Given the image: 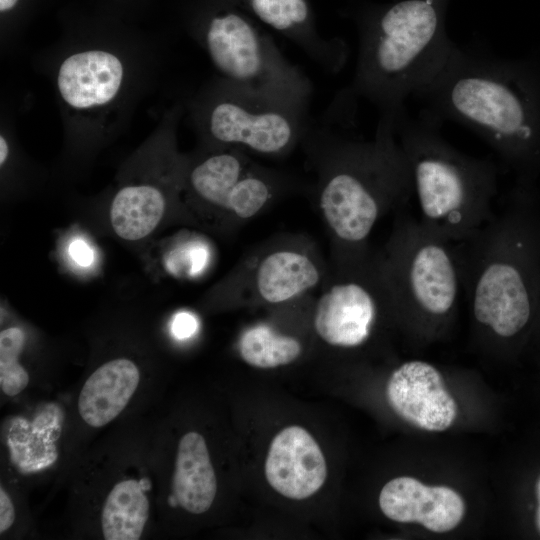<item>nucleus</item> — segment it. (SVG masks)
<instances>
[{"instance_id": "nucleus-1", "label": "nucleus", "mask_w": 540, "mask_h": 540, "mask_svg": "<svg viewBox=\"0 0 540 540\" xmlns=\"http://www.w3.org/2000/svg\"><path fill=\"white\" fill-rule=\"evenodd\" d=\"M415 98L438 125L460 124L487 143L515 181L540 176V54L505 59L457 44Z\"/></svg>"}, {"instance_id": "nucleus-2", "label": "nucleus", "mask_w": 540, "mask_h": 540, "mask_svg": "<svg viewBox=\"0 0 540 540\" xmlns=\"http://www.w3.org/2000/svg\"><path fill=\"white\" fill-rule=\"evenodd\" d=\"M461 285L476 324L512 340L536 318L540 297V196L515 181L499 212L453 243Z\"/></svg>"}, {"instance_id": "nucleus-3", "label": "nucleus", "mask_w": 540, "mask_h": 540, "mask_svg": "<svg viewBox=\"0 0 540 540\" xmlns=\"http://www.w3.org/2000/svg\"><path fill=\"white\" fill-rule=\"evenodd\" d=\"M446 0H402L372 16L361 28L353 97L380 114H398L435 78L456 48L444 26Z\"/></svg>"}, {"instance_id": "nucleus-4", "label": "nucleus", "mask_w": 540, "mask_h": 540, "mask_svg": "<svg viewBox=\"0 0 540 540\" xmlns=\"http://www.w3.org/2000/svg\"><path fill=\"white\" fill-rule=\"evenodd\" d=\"M441 126L403 110L396 116L399 142L407 157L420 224L450 243L472 236L495 214L498 169L487 158L467 155L446 141Z\"/></svg>"}, {"instance_id": "nucleus-5", "label": "nucleus", "mask_w": 540, "mask_h": 540, "mask_svg": "<svg viewBox=\"0 0 540 540\" xmlns=\"http://www.w3.org/2000/svg\"><path fill=\"white\" fill-rule=\"evenodd\" d=\"M381 267L393 305L413 322L441 323L454 313L462 289L454 244L404 216Z\"/></svg>"}, {"instance_id": "nucleus-6", "label": "nucleus", "mask_w": 540, "mask_h": 540, "mask_svg": "<svg viewBox=\"0 0 540 540\" xmlns=\"http://www.w3.org/2000/svg\"><path fill=\"white\" fill-rule=\"evenodd\" d=\"M198 125L223 147L263 155L287 152L309 126V103L256 91L221 80L194 106Z\"/></svg>"}, {"instance_id": "nucleus-7", "label": "nucleus", "mask_w": 540, "mask_h": 540, "mask_svg": "<svg viewBox=\"0 0 540 540\" xmlns=\"http://www.w3.org/2000/svg\"><path fill=\"white\" fill-rule=\"evenodd\" d=\"M201 44L221 77L256 91L310 103L309 77L276 43L237 11L212 16Z\"/></svg>"}, {"instance_id": "nucleus-8", "label": "nucleus", "mask_w": 540, "mask_h": 540, "mask_svg": "<svg viewBox=\"0 0 540 540\" xmlns=\"http://www.w3.org/2000/svg\"><path fill=\"white\" fill-rule=\"evenodd\" d=\"M365 278L335 284L319 299L314 327L328 344L355 348L369 339L379 313V298L389 288L380 262L375 274Z\"/></svg>"}, {"instance_id": "nucleus-9", "label": "nucleus", "mask_w": 540, "mask_h": 540, "mask_svg": "<svg viewBox=\"0 0 540 540\" xmlns=\"http://www.w3.org/2000/svg\"><path fill=\"white\" fill-rule=\"evenodd\" d=\"M386 395L399 417L427 431H444L457 416V404L441 373L424 361L412 360L397 367L389 377Z\"/></svg>"}, {"instance_id": "nucleus-10", "label": "nucleus", "mask_w": 540, "mask_h": 540, "mask_svg": "<svg viewBox=\"0 0 540 540\" xmlns=\"http://www.w3.org/2000/svg\"><path fill=\"white\" fill-rule=\"evenodd\" d=\"M265 476L282 496L303 500L324 484V455L311 434L300 426L281 430L272 440L265 461Z\"/></svg>"}, {"instance_id": "nucleus-11", "label": "nucleus", "mask_w": 540, "mask_h": 540, "mask_svg": "<svg viewBox=\"0 0 540 540\" xmlns=\"http://www.w3.org/2000/svg\"><path fill=\"white\" fill-rule=\"evenodd\" d=\"M383 514L396 522H418L435 533L448 532L462 521L465 503L446 486H427L419 480L402 476L387 482L379 495Z\"/></svg>"}, {"instance_id": "nucleus-12", "label": "nucleus", "mask_w": 540, "mask_h": 540, "mask_svg": "<svg viewBox=\"0 0 540 540\" xmlns=\"http://www.w3.org/2000/svg\"><path fill=\"white\" fill-rule=\"evenodd\" d=\"M124 79L125 67L116 54L105 49H86L70 54L61 62L56 83L67 106L86 111L114 101Z\"/></svg>"}, {"instance_id": "nucleus-13", "label": "nucleus", "mask_w": 540, "mask_h": 540, "mask_svg": "<svg viewBox=\"0 0 540 540\" xmlns=\"http://www.w3.org/2000/svg\"><path fill=\"white\" fill-rule=\"evenodd\" d=\"M140 382L138 366L127 358L103 363L85 381L78 396L81 419L100 428L118 417L126 408Z\"/></svg>"}, {"instance_id": "nucleus-14", "label": "nucleus", "mask_w": 540, "mask_h": 540, "mask_svg": "<svg viewBox=\"0 0 540 540\" xmlns=\"http://www.w3.org/2000/svg\"><path fill=\"white\" fill-rule=\"evenodd\" d=\"M217 493V478L204 437L189 431L179 440L172 476L174 505L191 514L207 512Z\"/></svg>"}, {"instance_id": "nucleus-15", "label": "nucleus", "mask_w": 540, "mask_h": 540, "mask_svg": "<svg viewBox=\"0 0 540 540\" xmlns=\"http://www.w3.org/2000/svg\"><path fill=\"white\" fill-rule=\"evenodd\" d=\"M320 275L313 262L294 251H278L268 255L259 265L256 286L267 302L288 301L314 287Z\"/></svg>"}, {"instance_id": "nucleus-16", "label": "nucleus", "mask_w": 540, "mask_h": 540, "mask_svg": "<svg viewBox=\"0 0 540 540\" xmlns=\"http://www.w3.org/2000/svg\"><path fill=\"white\" fill-rule=\"evenodd\" d=\"M148 517L149 499L141 481L122 479L112 486L103 502L102 537L106 540L140 539Z\"/></svg>"}, {"instance_id": "nucleus-17", "label": "nucleus", "mask_w": 540, "mask_h": 540, "mask_svg": "<svg viewBox=\"0 0 540 540\" xmlns=\"http://www.w3.org/2000/svg\"><path fill=\"white\" fill-rule=\"evenodd\" d=\"M165 198L150 184L125 186L115 195L110 222L115 233L125 240H139L150 234L160 222Z\"/></svg>"}, {"instance_id": "nucleus-18", "label": "nucleus", "mask_w": 540, "mask_h": 540, "mask_svg": "<svg viewBox=\"0 0 540 540\" xmlns=\"http://www.w3.org/2000/svg\"><path fill=\"white\" fill-rule=\"evenodd\" d=\"M250 167L237 148L227 147L197 163L189 174V182L199 197L225 209L230 194Z\"/></svg>"}, {"instance_id": "nucleus-19", "label": "nucleus", "mask_w": 540, "mask_h": 540, "mask_svg": "<svg viewBox=\"0 0 540 540\" xmlns=\"http://www.w3.org/2000/svg\"><path fill=\"white\" fill-rule=\"evenodd\" d=\"M302 352L298 340L276 333L267 325L247 329L239 341V353L244 362L262 369L287 365Z\"/></svg>"}, {"instance_id": "nucleus-20", "label": "nucleus", "mask_w": 540, "mask_h": 540, "mask_svg": "<svg viewBox=\"0 0 540 540\" xmlns=\"http://www.w3.org/2000/svg\"><path fill=\"white\" fill-rule=\"evenodd\" d=\"M24 341V333L18 327L0 333V387L10 397L21 393L29 382L27 371L18 361Z\"/></svg>"}, {"instance_id": "nucleus-21", "label": "nucleus", "mask_w": 540, "mask_h": 540, "mask_svg": "<svg viewBox=\"0 0 540 540\" xmlns=\"http://www.w3.org/2000/svg\"><path fill=\"white\" fill-rule=\"evenodd\" d=\"M208 257L205 245L191 242L171 251L166 258V267L177 275L195 276L205 268Z\"/></svg>"}, {"instance_id": "nucleus-22", "label": "nucleus", "mask_w": 540, "mask_h": 540, "mask_svg": "<svg viewBox=\"0 0 540 540\" xmlns=\"http://www.w3.org/2000/svg\"><path fill=\"white\" fill-rule=\"evenodd\" d=\"M198 329L197 318L186 311L177 313L172 321V333L178 339L193 336Z\"/></svg>"}, {"instance_id": "nucleus-23", "label": "nucleus", "mask_w": 540, "mask_h": 540, "mask_svg": "<svg viewBox=\"0 0 540 540\" xmlns=\"http://www.w3.org/2000/svg\"><path fill=\"white\" fill-rule=\"evenodd\" d=\"M68 253L72 260L82 267H88L94 261L93 250L86 241L80 238L71 241Z\"/></svg>"}, {"instance_id": "nucleus-24", "label": "nucleus", "mask_w": 540, "mask_h": 540, "mask_svg": "<svg viewBox=\"0 0 540 540\" xmlns=\"http://www.w3.org/2000/svg\"><path fill=\"white\" fill-rule=\"evenodd\" d=\"M15 520V510L13 502L1 486L0 488V533L6 532Z\"/></svg>"}, {"instance_id": "nucleus-25", "label": "nucleus", "mask_w": 540, "mask_h": 540, "mask_svg": "<svg viewBox=\"0 0 540 540\" xmlns=\"http://www.w3.org/2000/svg\"><path fill=\"white\" fill-rule=\"evenodd\" d=\"M10 148L7 139L1 134L0 136V165L3 166L9 156Z\"/></svg>"}, {"instance_id": "nucleus-26", "label": "nucleus", "mask_w": 540, "mask_h": 540, "mask_svg": "<svg viewBox=\"0 0 540 540\" xmlns=\"http://www.w3.org/2000/svg\"><path fill=\"white\" fill-rule=\"evenodd\" d=\"M17 2L18 0H0V11L1 12L9 11L17 4Z\"/></svg>"}, {"instance_id": "nucleus-27", "label": "nucleus", "mask_w": 540, "mask_h": 540, "mask_svg": "<svg viewBox=\"0 0 540 540\" xmlns=\"http://www.w3.org/2000/svg\"><path fill=\"white\" fill-rule=\"evenodd\" d=\"M537 495H538L539 505H538V509H537L536 522H537L538 529L540 531V478H539V480L537 482Z\"/></svg>"}, {"instance_id": "nucleus-28", "label": "nucleus", "mask_w": 540, "mask_h": 540, "mask_svg": "<svg viewBox=\"0 0 540 540\" xmlns=\"http://www.w3.org/2000/svg\"><path fill=\"white\" fill-rule=\"evenodd\" d=\"M537 317H540V297H539V304H538V309H537V315H536V318Z\"/></svg>"}]
</instances>
